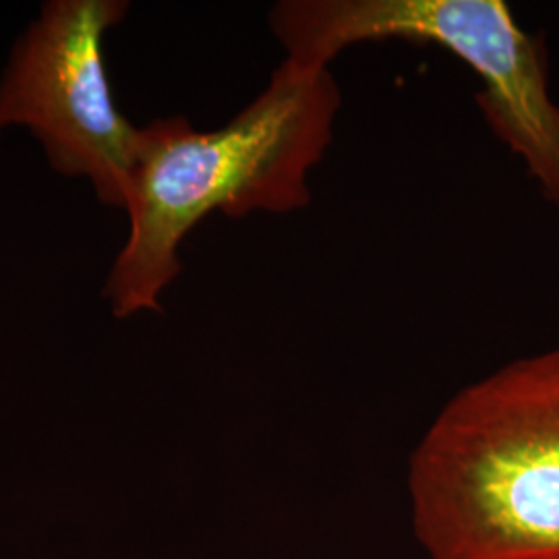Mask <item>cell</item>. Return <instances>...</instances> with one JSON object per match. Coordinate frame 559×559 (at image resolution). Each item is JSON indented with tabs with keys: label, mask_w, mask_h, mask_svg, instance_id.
<instances>
[{
	"label": "cell",
	"mask_w": 559,
	"mask_h": 559,
	"mask_svg": "<svg viewBox=\"0 0 559 559\" xmlns=\"http://www.w3.org/2000/svg\"><path fill=\"white\" fill-rule=\"evenodd\" d=\"M338 110L330 67L284 59L260 96L214 131L182 117L140 127L124 205L129 235L102 290L112 316L160 311L182 270V240L212 212L240 218L309 205V173L334 140Z\"/></svg>",
	"instance_id": "cell-1"
},
{
	"label": "cell",
	"mask_w": 559,
	"mask_h": 559,
	"mask_svg": "<svg viewBox=\"0 0 559 559\" xmlns=\"http://www.w3.org/2000/svg\"><path fill=\"white\" fill-rule=\"evenodd\" d=\"M429 559H559V348L462 388L408 460Z\"/></svg>",
	"instance_id": "cell-2"
},
{
	"label": "cell",
	"mask_w": 559,
	"mask_h": 559,
	"mask_svg": "<svg viewBox=\"0 0 559 559\" xmlns=\"http://www.w3.org/2000/svg\"><path fill=\"white\" fill-rule=\"evenodd\" d=\"M270 27L286 59L330 67L360 41H431L464 60L483 81L477 102L491 131L559 207V106L549 94L539 40L503 0H284Z\"/></svg>",
	"instance_id": "cell-3"
},
{
	"label": "cell",
	"mask_w": 559,
	"mask_h": 559,
	"mask_svg": "<svg viewBox=\"0 0 559 559\" xmlns=\"http://www.w3.org/2000/svg\"><path fill=\"white\" fill-rule=\"evenodd\" d=\"M129 13L124 0H50L13 44L0 75V131L23 127L48 164L85 179L124 210L140 127L112 96L104 38Z\"/></svg>",
	"instance_id": "cell-4"
}]
</instances>
